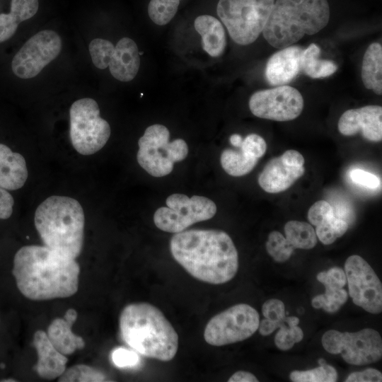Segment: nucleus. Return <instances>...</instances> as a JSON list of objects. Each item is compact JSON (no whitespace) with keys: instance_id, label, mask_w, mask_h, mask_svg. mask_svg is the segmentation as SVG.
Listing matches in <instances>:
<instances>
[{"instance_id":"f257e3e1","label":"nucleus","mask_w":382,"mask_h":382,"mask_svg":"<svg viewBox=\"0 0 382 382\" xmlns=\"http://www.w3.org/2000/svg\"><path fill=\"white\" fill-rule=\"evenodd\" d=\"M12 272L18 290L30 300L67 298L78 291L80 266L76 259L45 245L21 248Z\"/></svg>"},{"instance_id":"f03ea898","label":"nucleus","mask_w":382,"mask_h":382,"mask_svg":"<svg viewBox=\"0 0 382 382\" xmlns=\"http://www.w3.org/2000/svg\"><path fill=\"white\" fill-rule=\"evenodd\" d=\"M175 261L194 278L212 284L231 280L238 269L236 248L228 233L216 229L176 233L170 241Z\"/></svg>"},{"instance_id":"7ed1b4c3","label":"nucleus","mask_w":382,"mask_h":382,"mask_svg":"<svg viewBox=\"0 0 382 382\" xmlns=\"http://www.w3.org/2000/svg\"><path fill=\"white\" fill-rule=\"evenodd\" d=\"M119 325L122 340L141 355L163 361L175 357L178 335L155 306L146 302L127 305L120 313Z\"/></svg>"},{"instance_id":"20e7f679","label":"nucleus","mask_w":382,"mask_h":382,"mask_svg":"<svg viewBox=\"0 0 382 382\" xmlns=\"http://www.w3.org/2000/svg\"><path fill=\"white\" fill-rule=\"evenodd\" d=\"M35 226L45 245L76 259L82 250L85 216L80 203L66 196H51L36 209Z\"/></svg>"},{"instance_id":"39448f33","label":"nucleus","mask_w":382,"mask_h":382,"mask_svg":"<svg viewBox=\"0 0 382 382\" xmlns=\"http://www.w3.org/2000/svg\"><path fill=\"white\" fill-rule=\"evenodd\" d=\"M329 18L328 0H277L262 34L270 45L282 49L318 33Z\"/></svg>"},{"instance_id":"423d86ee","label":"nucleus","mask_w":382,"mask_h":382,"mask_svg":"<svg viewBox=\"0 0 382 382\" xmlns=\"http://www.w3.org/2000/svg\"><path fill=\"white\" fill-rule=\"evenodd\" d=\"M274 4V0H219L216 12L231 39L246 45L262 33Z\"/></svg>"},{"instance_id":"0eeeda50","label":"nucleus","mask_w":382,"mask_h":382,"mask_svg":"<svg viewBox=\"0 0 382 382\" xmlns=\"http://www.w3.org/2000/svg\"><path fill=\"white\" fill-rule=\"evenodd\" d=\"M169 137L167 127L156 124L148 127L139 139L138 163L154 177L170 174L174 163L184 160L187 156V143L182 139L169 141Z\"/></svg>"},{"instance_id":"6e6552de","label":"nucleus","mask_w":382,"mask_h":382,"mask_svg":"<svg viewBox=\"0 0 382 382\" xmlns=\"http://www.w3.org/2000/svg\"><path fill=\"white\" fill-rule=\"evenodd\" d=\"M71 142L80 154L91 155L100 150L110 136L108 122L100 117L97 102L90 98L76 100L69 110Z\"/></svg>"},{"instance_id":"1a4fd4ad","label":"nucleus","mask_w":382,"mask_h":382,"mask_svg":"<svg viewBox=\"0 0 382 382\" xmlns=\"http://www.w3.org/2000/svg\"><path fill=\"white\" fill-rule=\"evenodd\" d=\"M166 203L167 207L158 208L154 215L156 226L165 232L183 231L195 223L212 219L216 212L215 203L203 196L190 198L183 194H173Z\"/></svg>"},{"instance_id":"9d476101","label":"nucleus","mask_w":382,"mask_h":382,"mask_svg":"<svg viewBox=\"0 0 382 382\" xmlns=\"http://www.w3.org/2000/svg\"><path fill=\"white\" fill-rule=\"evenodd\" d=\"M323 348L332 354H340L345 362L357 366L374 363L382 357V339L372 328L354 332L326 331L322 337Z\"/></svg>"},{"instance_id":"9b49d317","label":"nucleus","mask_w":382,"mask_h":382,"mask_svg":"<svg viewBox=\"0 0 382 382\" xmlns=\"http://www.w3.org/2000/svg\"><path fill=\"white\" fill-rule=\"evenodd\" d=\"M259 323V313L253 307L246 303L236 304L209 320L204 338L213 346L233 344L251 337Z\"/></svg>"},{"instance_id":"f8f14e48","label":"nucleus","mask_w":382,"mask_h":382,"mask_svg":"<svg viewBox=\"0 0 382 382\" xmlns=\"http://www.w3.org/2000/svg\"><path fill=\"white\" fill-rule=\"evenodd\" d=\"M61 49L62 40L56 32L40 31L16 54L11 62L12 71L21 79L33 78L59 54Z\"/></svg>"},{"instance_id":"ddd939ff","label":"nucleus","mask_w":382,"mask_h":382,"mask_svg":"<svg viewBox=\"0 0 382 382\" xmlns=\"http://www.w3.org/2000/svg\"><path fill=\"white\" fill-rule=\"evenodd\" d=\"M349 294L353 303L366 311H382V284L370 265L361 256H349L345 263Z\"/></svg>"},{"instance_id":"4468645a","label":"nucleus","mask_w":382,"mask_h":382,"mask_svg":"<svg viewBox=\"0 0 382 382\" xmlns=\"http://www.w3.org/2000/svg\"><path fill=\"white\" fill-rule=\"evenodd\" d=\"M304 105L301 93L286 85L258 91L250 98L249 108L256 117L285 122L298 117Z\"/></svg>"},{"instance_id":"2eb2a0df","label":"nucleus","mask_w":382,"mask_h":382,"mask_svg":"<svg viewBox=\"0 0 382 382\" xmlns=\"http://www.w3.org/2000/svg\"><path fill=\"white\" fill-rule=\"evenodd\" d=\"M337 127L345 136H353L359 132L366 139L378 142L382 139V108L366 105L346 110L340 117Z\"/></svg>"},{"instance_id":"dca6fc26","label":"nucleus","mask_w":382,"mask_h":382,"mask_svg":"<svg viewBox=\"0 0 382 382\" xmlns=\"http://www.w3.org/2000/svg\"><path fill=\"white\" fill-rule=\"evenodd\" d=\"M303 48L291 45L273 54L267 62L265 78L271 86L286 85L301 71Z\"/></svg>"},{"instance_id":"f3484780","label":"nucleus","mask_w":382,"mask_h":382,"mask_svg":"<svg viewBox=\"0 0 382 382\" xmlns=\"http://www.w3.org/2000/svg\"><path fill=\"white\" fill-rule=\"evenodd\" d=\"M304 173V166H293L281 155L266 163L258 176V183L265 192L278 193L289 188Z\"/></svg>"},{"instance_id":"a211bd4d","label":"nucleus","mask_w":382,"mask_h":382,"mask_svg":"<svg viewBox=\"0 0 382 382\" xmlns=\"http://www.w3.org/2000/svg\"><path fill=\"white\" fill-rule=\"evenodd\" d=\"M33 344L37 354V364L34 367L37 375L50 380L59 378L66 370L68 361L66 355L54 347L47 333L42 330L35 332Z\"/></svg>"},{"instance_id":"6ab92c4d","label":"nucleus","mask_w":382,"mask_h":382,"mask_svg":"<svg viewBox=\"0 0 382 382\" xmlns=\"http://www.w3.org/2000/svg\"><path fill=\"white\" fill-rule=\"evenodd\" d=\"M77 319V311L74 308L66 311L64 318H55L47 328V335L54 347L64 355H70L85 347L83 339L71 331Z\"/></svg>"},{"instance_id":"aec40b11","label":"nucleus","mask_w":382,"mask_h":382,"mask_svg":"<svg viewBox=\"0 0 382 382\" xmlns=\"http://www.w3.org/2000/svg\"><path fill=\"white\" fill-rule=\"evenodd\" d=\"M139 65V52L135 42L129 37L121 38L108 66L112 76L120 81H129L136 76Z\"/></svg>"},{"instance_id":"412c9836","label":"nucleus","mask_w":382,"mask_h":382,"mask_svg":"<svg viewBox=\"0 0 382 382\" xmlns=\"http://www.w3.org/2000/svg\"><path fill=\"white\" fill-rule=\"evenodd\" d=\"M28 175L24 157L0 144V187L7 190H18L25 183Z\"/></svg>"},{"instance_id":"4be33fe9","label":"nucleus","mask_w":382,"mask_h":382,"mask_svg":"<svg viewBox=\"0 0 382 382\" xmlns=\"http://www.w3.org/2000/svg\"><path fill=\"white\" fill-rule=\"evenodd\" d=\"M195 28L201 35L204 50L210 56H221L226 47V33L224 26L210 15H201L195 20Z\"/></svg>"},{"instance_id":"5701e85b","label":"nucleus","mask_w":382,"mask_h":382,"mask_svg":"<svg viewBox=\"0 0 382 382\" xmlns=\"http://www.w3.org/2000/svg\"><path fill=\"white\" fill-rule=\"evenodd\" d=\"M361 79L367 89L382 93V47L373 42L366 49L362 60Z\"/></svg>"},{"instance_id":"b1692460","label":"nucleus","mask_w":382,"mask_h":382,"mask_svg":"<svg viewBox=\"0 0 382 382\" xmlns=\"http://www.w3.org/2000/svg\"><path fill=\"white\" fill-rule=\"evenodd\" d=\"M320 52V48L316 44L311 43L303 50L301 54V71L312 79L328 77L337 69V65L334 62L319 58Z\"/></svg>"},{"instance_id":"393cba45","label":"nucleus","mask_w":382,"mask_h":382,"mask_svg":"<svg viewBox=\"0 0 382 382\" xmlns=\"http://www.w3.org/2000/svg\"><path fill=\"white\" fill-rule=\"evenodd\" d=\"M239 150L226 149L220 157L223 169L230 175L240 177L249 173L256 166L258 159Z\"/></svg>"},{"instance_id":"a878e982","label":"nucleus","mask_w":382,"mask_h":382,"mask_svg":"<svg viewBox=\"0 0 382 382\" xmlns=\"http://www.w3.org/2000/svg\"><path fill=\"white\" fill-rule=\"evenodd\" d=\"M286 238L294 248L308 250L317 243V236L313 226L306 222L289 221L284 228Z\"/></svg>"},{"instance_id":"bb28decb","label":"nucleus","mask_w":382,"mask_h":382,"mask_svg":"<svg viewBox=\"0 0 382 382\" xmlns=\"http://www.w3.org/2000/svg\"><path fill=\"white\" fill-rule=\"evenodd\" d=\"M325 288L323 294L313 298L311 305L315 308H323L328 313H335L347 301V292L342 288L335 289L329 286Z\"/></svg>"},{"instance_id":"cd10ccee","label":"nucleus","mask_w":382,"mask_h":382,"mask_svg":"<svg viewBox=\"0 0 382 382\" xmlns=\"http://www.w3.org/2000/svg\"><path fill=\"white\" fill-rule=\"evenodd\" d=\"M289 378L294 382H335L337 373L335 369L326 364L306 371H293Z\"/></svg>"},{"instance_id":"c85d7f7f","label":"nucleus","mask_w":382,"mask_h":382,"mask_svg":"<svg viewBox=\"0 0 382 382\" xmlns=\"http://www.w3.org/2000/svg\"><path fill=\"white\" fill-rule=\"evenodd\" d=\"M181 0H151L148 13L151 21L158 25L168 23L177 13Z\"/></svg>"},{"instance_id":"c756f323","label":"nucleus","mask_w":382,"mask_h":382,"mask_svg":"<svg viewBox=\"0 0 382 382\" xmlns=\"http://www.w3.org/2000/svg\"><path fill=\"white\" fill-rule=\"evenodd\" d=\"M348 228L346 221L334 216L316 226V233L322 243L330 245L342 236Z\"/></svg>"},{"instance_id":"7c9ffc66","label":"nucleus","mask_w":382,"mask_h":382,"mask_svg":"<svg viewBox=\"0 0 382 382\" xmlns=\"http://www.w3.org/2000/svg\"><path fill=\"white\" fill-rule=\"evenodd\" d=\"M106 376L100 371L85 364L74 365L59 377L60 382H98L105 381Z\"/></svg>"},{"instance_id":"2f4dec72","label":"nucleus","mask_w":382,"mask_h":382,"mask_svg":"<svg viewBox=\"0 0 382 382\" xmlns=\"http://www.w3.org/2000/svg\"><path fill=\"white\" fill-rule=\"evenodd\" d=\"M265 246L268 254L277 262L288 260L294 249L286 238L277 231L270 233Z\"/></svg>"},{"instance_id":"473e14b6","label":"nucleus","mask_w":382,"mask_h":382,"mask_svg":"<svg viewBox=\"0 0 382 382\" xmlns=\"http://www.w3.org/2000/svg\"><path fill=\"white\" fill-rule=\"evenodd\" d=\"M89 52L93 64L98 69H106L112 57L115 47L107 40L96 38L88 47Z\"/></svg>"},{"instance_id":"72a5a7b5","label":"nucleus","mask_w":382,"mask_h":382,"mask_svg":"<svg viewBox=\"0 0 382 382\" xmlns=\"http://www.w3.org/2000/svg\"><path fill=\"white\" fill-rule=\"evenodd\" d=\"M38 0H11L10 15L20 23L32 18L38 10Z\"/></svg>"},{"instance_id":"f704fd0d","label":"nucleus","mask_w":382,"mask_h":382,"mask_svg":"<svg viewBox=\"0 0 382 382\" xmlns=\"http://www.w3.org/2000/svg\"><path fill=\"white\" fill-rule=\"evenodd\" d=\"M335 216L331 204L325 200L316 202L308 212V219L313 226Z\"/></svg>"},{"instance_id":"c9c22d12","label":"nucleus","mask_w":382,"mask_h":382,"mask_svg":"<svg viewBox=\"0 0 382 382\" xmlns=\"http://www.w3.org/2000/svg\"><path fill=\"white\" fill-rule=\"evenodd\" d=\"M317 279L325 286L335 289L343 288L347 284V278L345 271L337 267L329 269L326 272H320L317 274Z\"/></svg>"},{"instance_id":"e433bc0d","label":"nucleus","mask_w":382,"mask_h":382,"mask_svg":"<svg viewBox=\"0 0 382 382\" xmlns=\"http://www.w3.org/2000/svg\"><path fill=\"white\" fill-rule=\"evenodd\" d=\"M238 148H241L252 157L259 159L265 154L267 144L265 139L260 135L250 134L243 139Z\"/></svg>"},{"instance_id":"4c0bfd02","label":"nucleus","mask_w":382,"mask_h":382,"mask_svg":"<svg viewBox=\"0 0 382 382\" xmlns=\"http://www.w3.org/2000/svg\"><path fill=\"white\" fill-rule=\"evenodd\" d=\"M262 313L267 319L279 323V327L284 323L286 318L284 303L277 299L267 300L262 306Z\"/></svg>"},{"instance_id":"58836bf2","label":"nucleus","mask_w":382,"mask_h":382,"mask_svg":"<svg viewBox=\"0 0 382 382\" xmlns=\"http://www.w3.org/2000/svg\"><path fill=\"white\" fill-rule=\"evenodd\" d=\"M350 178L355 184L370 189L377 188L381 185L380 179L376 175L359 168L350 172Z\"/></svg>"},{"instance_id":"ea45409f","label":"nucleus","mask_w":382,"mask_h":382,"mask_svg":"<svg viewBox=\"0 0 382 382\" xmlns=\"http://www.w3.org/2000/svg\"><path fill=\"white\" fill-rule=\"evenodd\" d=\"M112 360L117 366L123 368L135 366L139 361V357L135 352L118 348L112 353Z\"/></svg>"},{"instance_id":"a19ab883","label":"nucleus","mask_w":382,"mask_h":382,"mask_svg":"<svg viewBox=\"0 0 382 382\" xmlns=\"http://www.w3.org/2000/svg\"><path fill=\"white\" fill-rule=\"evenodd\" d=\"M346 382H381L382 381L381 373L372 368L366 369L361 371H355L350 374Z\"/></svg>"},{"instance_id":"79ce46f5","label":"nucleus","mask_w":382,"mask_h":382,"mask_svg":"<svg viewBox=\"0 0 382 382\" xmlns=\"http://www.w3.org/2000/svg\"><path fill=\"white\" fill-rule=\"evenodd\" d=\"M274 337V343L278 349L282 351L289 350L293 347L295 342L289 332V326L283 323Z\"/></svg>"},{"instance_id":"37998d69","label":"nucleus","mask_w":382,"mask_h":382,"mask_svg":"<svg viewBox=\"0 0 382 382\" xmlns=\"http://www.w3.org/2000/svg\"><path fill=\"white\" fill-rule=\"evenodd\" d=\"M18 25L9 13L0 14V42L8 40L13 35Z\"/></svg>"},{"instance_id":"c03bdc74","label":"nucleus","mask_w":382,"mask_h":382,"mask_svg":"<svg viewBox=\"0 0 382 382\" xmlns=\"http://www.w3.org/2000/svg\"><path fill=\"white\" fill-rule=\"evenodd\" d=\"M14 200L7 190L0 187V219H8L13 213Z\"/></svg>"},{"instance_id":"a18cd8bd","label":"nucleus","mask_w":382,"mask_h":382,"mask_svg":"<svg viewBox=\"0 0 382 382\" xmlns=\"http://www.w3.org/2000/svg\"><path fill=\"white\" fill-rule=\"evenodd\" d=\"M228 382H257L256 376L248 371H238L228 380Z\"/></svg>"},{"instance_id":"49530a36","label":"nucleus","mask_w":382,"mask_h":382,"mask_svg":"<svg viewBox=\"0 0 382 382\" xmlns=\"http://www.w3.org/2000/svg\"><path fill=\"white\" fill-rule=\"evenodd\" d=\"M277 328H279L278 323L265 318L260 321L257 330L260 335L267 336L271 335Z\"/></svg>"},{"instance_id":"de8ad7c7","label":"nucleus","mask_w":382,"mask_h":382,"mask_svg":"<svg viewBox=\"0 0 382 382\" xmlns=\"http://www.w3.org/2000/svg\"><path fill=\"white\" fill-rule=\"evenodd\" d=\"M289 329L295 343L299 342L302 340L303 337V332L301 328L297 325H295L289 327Z\"/></svg>"},{"instance_id":"09e8293b","label":"nucleus","mask_w":382,"mask_h":382,"mask_svg":"<svg viewBox=\"0 0 382 382\" xmlns=\"http://www.w3.org/2000/svg\"><path fill=\"white\" fill-rule=\"evenodd\" d=\"M230 143L236 147H239L243 141V138L240 134H234L230 137Z\"/></svg>"},{"instance_id":"8fccbe9b","label":"nucleus","mask_w":382,"mask_h":382,"mask_svg":"<svg viewBox=\"0 0 382 382\" xmlns=\"http://www.w3.org/2000/svg\"><path fill=\"white\" fill-rule=\"evenodd\" d=\"M284 322L289 327H291L297 325L299 323V319L296 316H289L285 318Z\"/></svg>"},{"instance_id":"3c124183","label":"nucleus","mask_w":382,"mask_h":382,"mask_svg":"<svg viewBox=\"0 0 382 382\" xmlns=\"http://www.w3.org/2000/svg\"><path fill=\"white\" fill-rule=\"evenodd\" d=\"M0 381H1V382H16L17 381L15 380L14 378H6V379H2Z\"/></svg>"},{"instance_id":"603ef678","label":"nucleus","mask_w":382,"mask_h":382,"mask_svg":"<svg viewBox=\"0 0 382 382\" xmlns=\"http://www.w3.org/2000/svg\"><path fill=\"white\" fill-rule=\"evenodd\" d=\"M1 368H4V364H1Z\"/></svg>"}]
</instances>
